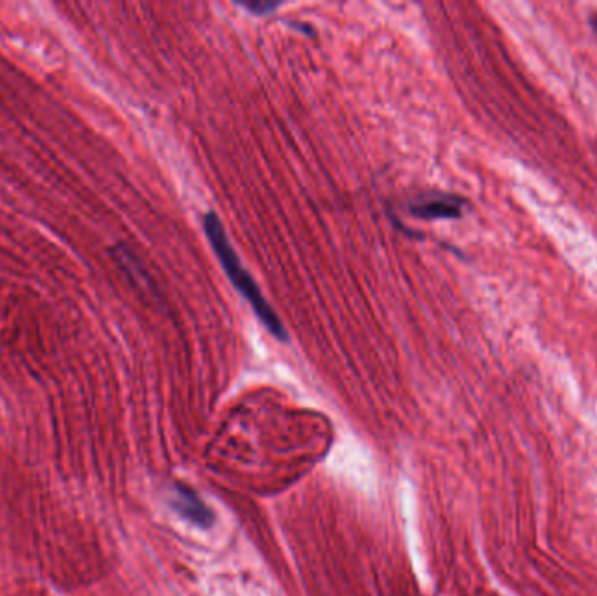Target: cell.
<instances>
[{
	"mask_svg": "<svg viewBox=\"0 0 597 596\" xmlns=\"http://www.w3.org/2000/svg\"><path fill=\"white\" fill-rule=\"evenodd\" d=\"M203 224H205V232L210 244H212L213 251L217 254L222 268L226 269L227 277L233 281V286L239 290V295L243 298L250 302L255 313L259 316V319L263 320L268 331L275 334L278 340H287V331H285L284 323L280 322L278 316L273 311L271 305L264 298L254 278L250 277L247 269L243 268L242 260H239L238 254H236L233 245H231L226 230L222 226L221 219L210 212L203 219Z\"/></svg>",
	"mask_w": 597,
	"mask_h": 596,
	"instance_id": "1",
	"label": "cell"
},
{
	"mask_svg": "<svg viewBox=\"0 0 597 596\" xmlns=\"http://www.w3.org/2000/svg\"><path fill=\"white\" fill-rule=\"evenodd\" d=\"M465 200L455 194H426L414 200L409 212L414 217L426 219H458L463 215Z\"/></svg>",
	"mask_w": 597,
	"mask_h": 596,
	"instance_id": "2",
	"label": "cell"
},
{
	"mask_svg": "<svg viewBox=\"0 0 597 596\" xmlns=\"http://www.w3.org/2000/svg\"><path fill=\"white\" fill-rule=\"evenodd\" d=\"M172 505L177 514L193 525L201 529H210L213 525V512L210 511L209 505L200 499L196 491L184 485L173 487Z\"/></svg>",
	"mask_w": 597,
	"mask_h": 596,
	"instance_id": "3",
	"label": "cell"
},
{
	"mask_svg": "<svg viewBox=\"0 0 597 596\" xmlns=\"http://www.w3.org/2000/svg\"><path fill=\"white\" fill-rule=\"evenodd\" d=\"M243 8L248 9L250 13L269 14L275 11L276 8H280L281 2H271V0H254V2H242Z\"/></svg>",
	"mask_w": 597,
	"mask_h": 596,
	"instance_id": "4",
	"label": "cell"
},
{
	"mask_svg": "<svg viewBox=\"0 0 597 596\" xmlns=\"http://www.w3.org/2000/svg\"><path fill=\"white\" fill-rule=\"evenodd\" d=\"M590 26H593L594 35L597 38V14H594V17L590 18Z\"/></svg>",
	"mask_w": 597,
	"mask_h": 596,
	"instance_id": "5",
	"label": "cell"
}]
</instances>
